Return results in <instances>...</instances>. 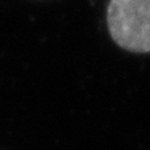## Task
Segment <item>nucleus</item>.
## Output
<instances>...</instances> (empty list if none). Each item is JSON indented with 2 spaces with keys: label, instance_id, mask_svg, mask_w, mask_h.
<instances>
[{
  "label": "nucleus",
  "instance_id": "nucleus-1",
  "mask_svg": "<svg viewBox=\"0 0 150 150\" xmlns=\"http://www.w3.org/2000/svg\"><path fill=\"white\" fill-rule=\"evenodd\" d=\"M107 26L112 40L131 53H150V0H110Z\"/></svg>",
  "mask_w": 150,
  "mask_h": 150
}]
</instances>
